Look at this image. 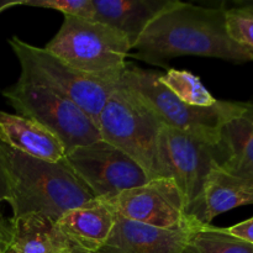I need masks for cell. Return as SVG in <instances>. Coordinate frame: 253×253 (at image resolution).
I'll list each match as a JSON object with an SVG mask.
<instances>
[{
  "mask_svg": "<svg viewBox=\"0 0 253 253\" xmlns=\"http://www.w3.org/2000/svg\"><path fill=\"white\" fill-rule=\"evenodd\" d=\"M19 59V79L57 91L85 111L96 124L121 76H94L72 68L44 48L14 36L7 40Z\"/></svg>",
  "mask_w": 253,
  "mask_h": 253,
  "instance_id": "277c9868",
  "label": "cell"
},
{
  "mask_svg": "<svg viewBox=\"0 0 253 253\" xmlns=\"http://www.w3.org/2000/svg\"><path fill=\"white\" fill-rule=\"evenodd\" d=\"M46 51L72 68L94 76H121L132 49L127 37L93 19L64 16Z\"/></svg>",
  "mask_w": 253,
  "mask_h": 253,
  "instance_id": "5b68a950",
  "label": "cell"
},
{
  "mask_svg": "<svg viewBox=\"0 0 253 253\" xmlns=\"http://www.w3.org/2000/svg\"><path fill=\"white\" fill-rule=\"evenodd\" d=\"M160 76L158 72L126 63L120 83L137 94L165 126L219 143L222 125L235 113L239 103L217 100L210 108L189 106L161 83Z\"/></svg>",
  "mask_w": 253,
  "mask_h": 253,
  "instance_id": "8992f818",
  "label": "cell"
},
{
  "mask_svg": "<svg viewBox=\"0 0 253 253\" xmlns=\"http://www.w3.org/2000/svg\"><path fill=\"white\" fill-rule=\"evenodd\" d=\"M64 161L96 199L110 200L150 180L135 161L104 140L69 151Z\"/></svg>",
  "mask_w": 253,
  "mask_h": 253,
  "instance_id": "ba28073f",
  "label": "cell"
},
{
  "mask_svg": "<svg viewBox=\"0 0 253 253\" xmlns=\"http://www.w3.org/2000/svg\"><path fill=\"white\" fill-rule=\"evenodd\" d=\"M195 224L161 229L118 215L110 236L95 253H183Z\"/></svg>",
  "mask_w": 253,
  "mask_h": 253,
  "instance_id": "8fae6325",
  "label": "cell"
},
{
  "mask_svg": "<svg viewBox=\"0 0 253 253\" xmlns=\"http://www.w3.org/2000/svg\"><path fill=\"white\" fill-rule=\"evenodd\" d=\"M224 163L220 168L253 182V103H239L220 131Z\"/></svg>",
  "mask_w": 253,
  "mask_h": 253,
  "instance_id": "9a60e30c",
  "label": "cell"
},
{
  "mask_svg": "<svg viewBox=\"0 0 253 253\" xmlns=\"http://www.w3.org/2000/svg\"><path fill=\"white\" fill-rule=\"evenodd\" d=\"M105 202L119 216L150 226L180 229L195 224L188 216L182 193L170 178L148 180Z\"/></svg>",
  "mask_w": 253,
  "mask_h": 253,
  "instance_id": "30bf717a",
  "label": "cell"
},
{
  "mask_svg": "<svg viewBox=\"0 0 253 253\" xmlns=\"http://www.w3.org/2000/svg\"><path fill=\"white\" fill-rule=\"evenodd\" d=\"M68 253H90V252H86V251H84V250L78 249V247L73 246V249H72L71 251H69Z\"/></svg>",
  "mask_w": 253,
  "mask_h": 253,
  "instance_id": "484cf974",
  "label": "cell"
},
{
  "mask_svg": "<svg viewBox=\"0 0 253 253\" xmlns=\"http://www.w3.org/2000/svg\"><path fill=\"white\" fill-rule=\"evenodd\" d=\"M160 82L180 101L195 108H210L217 99L205 88L199 77L183 69H168L161 73Z\"/></svg>",
  "mask_w": 253,
  "mask_h": 253,
  "instance_id": "d6986e66",
  "label": "cell"
},
{
  "mask_svg": "<svg viewBox=\"0 0 253 253\" xmlns=\"http://www.w3.org/2000/svg\"><path fill=\"white\" fill-rule=\"evenodd\" d=\"M224 229L227 234L239 237V239L253 245V217L245 220V221L234 225L231 227H224Z\"/></svg>",
  "mask_w": 253,
  "mask_h": 253,
  "instance_id": "7402d4cb",
  "label": "cell"
},
{
  "mask_svg": "<svg viewBox=\"0 0 253 253\" xmlns=\"http://www.w3.org/2000/svg\"><path fill=\"white\" fill-rule=\"evenodd\" d=\"M163 126L147 104L120 81L98 118L101 140L135 161L150 180L166 178L160 150Z\"/></svg>",
  "mask_w": 253,
  "mask_h": 253,
  "instance_id": "3957f363",
  "label": "cell"
},
{
  "mask_svg": "<svg viewBox=\"0 0 253 253\" xmlns=\"http://www.w3.org/2000/svg\"><path fill=\"white\" fill-rule=\"evenodd\" d=\"M21 5L56 10L64 16L94 19L93 0H21Z\"/></svg>",
  "mask_w": 253,
  "mask_h": 253,
  "instance_id": "44dd1931",
  "label": "cell"
},
{
  "mask_svg": "<svg viewBox=\"0 0 253 253\" xmlns=\"http://www.w3.org/2000/svg\"><path fill=\"white\" fill-rule=\"evenodd\" d=\"M244 2H246L247 5H250V6L253 7V1H244Z\"/></svg>",
  "mask_w": 253,
  "mask_h": 253,
  "instance_id": "83f0119b",
  "label": "cell"
},
{
  "mask_svg": "<svg viewBox=\"0 0 253 253\" xmlns=\"http://www.w3.org/2000/svg\"><path fill=\"white\" fill-rule=\"evenodd\" d=\"M225 6L207 7L173 0L143 31L132 47L136 58L166 67L174 57L202 56L234 63L253 61L230 39Z\"/></svg>",
  "mask_w": 253,
  "mask_h": 253,
  "instance_id": "6da1fadb",
  "label": "cell"
},
{
  "mask_svg": "<svg viewBox=\"0 0 253 253\" xmlns=\"http://www.w3.org/2000/svg\"><path fill=\"white\" fill-rule=\"evenodd\" d=\"M183 253H253V245L227 234L224 227L195 224Z\"/></svg>",
  "mask_w": 253,
  "mask_h": 253,
  "instance_id": "ac0fdd59",
  "label": "cell"
},
{
  "mask_svg": "<svg viewBox=\"0 0 253 253\" xmlns=\"http://www.w3.org/2000/svg\"><path fill=\"white\" fill-rule=\"evenodd\" d=\"M161 160L166 178L174 180L183 195L185 209L199 197L210 173L224 163L219 143L163 126L161 132Z\"/></svg>",
  "mask_w": 253,
  "mask_h": 253,
  "instance_id": "9c48e42d",
  "label": "cell"
},
{
  "mask_svg": "<svg viewBox=\"0 0 253 253\" xmlns=\"http://www.w3.org/2000/svg\"><path fill=\"white\" fill-rule=\"evenodd\" d=\"M116 217L118 214L108 202L94 199L64 212L56 224L73 246L95 253L110 236Z\"/></svg>",
  "mask_w": 253,
  "mask_h": 253,
  "instance_id": "4fadbf2b",
  "label": "cell"
},
{
  "mask_svg": "<svg viewBox=\"0 0 253 253\" xmlns=\"http://www.w3.org/2000/svg\"><path fill=\"white\" fill-rule=\"evenodd\" d=\"M6 246H7V244H0V253H6L5 252Z\"/></svg>",
  "mask_w": 253,
  "mask_h": 253,
  "instance_id": "4316f807",
  "label": "cell"
},
{
  "mask_svg": "<svg viewBox=\"0 0 253 253\" xmlns=\"http://www.w3.org/2000/svg\"><path fill=\"white\" fill-rule=\"evenodd\" d=\"M0 162L12 219L40 214L57 221L68 210L96 199L64 160L56 163L37 160L0 141Z\"/></svg>",
  "mask_w": 253,
  "mask_h": 253,
  "instance_id": "7a4b0ae2",
  "label": "cell"
},
{
  "mask_svg": "<svg viewBox=\"0 0 253 253\" xmlns=\"http://www.w3.org/2000/svg\"><path fill=\"white\" fill-rule=\"evenodd\" d=\"M7 200V185L6 178H5L4 169H2L1 162H0V204Z\"/></svg>",
  "mask_w": 253,
  "mask_h": 253,
  "instance_id": "603a6c76",
  "label": "cell"
},
{
  "mask_svg": "<svg viewBox=\"0 0 253 253\" xmlns=\"http://www.w3.org/2000/svg\"><path fill=\"white\" fill-rule=\"evenodd\" d=\"M0 141L30 157L56 163L67 151L53 132L31 119L0 111Z\"/></svg>",
  "mask_w": 253,
  "mask_h": 253,
  "instance_id": "5bb4252c",
  "label": "cell"
},
{
  "mask_svg": "<svg viewBox=\"0 0 253 253\" xmlns=\"http://www.w3.org/2000/svg\"><path fill=\"white\" fill-rule=\"evenodd\" d=\"M225 20L230 39L253 58V7L239 1L237 6L225 10Z\"/></svg>",
  "mask_w": 253,
  "mask_h": 253,
  "instance_id": "ffe728a7",
  "label": "cell"
},
{
  "mask_svg": "<svg viewBox=\"0 0 253 253\" xmlns=\"http://www.w3.org/2000/svg\"><path fill=\"white\" fill-rule=\"evenodd\" d=\"M19 5H21V0H0V12Z\"/></svg>",
  "mask_w": 253,
  "mask_h": 253,
  "instance_id": "d4e9b609",
  "label": "cell"
},
{
  "mask_svg": "<svg viewBox=\"0 0 253 253\" xmlns=\"http://www.w3.org/2000/svg\"><path fill=\"white\" fill-rule=\"evenodd\" d=\"M250 204H253L252 180L216 168L207 178L199 197L188 207L187 214L197 224L211 225L217 215Z\"/></svg>",
  "mask_w": 253,
  "mask_h": 253,
  "instance_id": "7c38bea8",
  "label": "cell"
},
{
  "mask_svg": "<svg viewBox=\"0 0 253 253\" xmlns=\"http://www.w3.org/2000/svg\"><path fill=\"white\" fill-rule=\"evenodd\" d=\"M173 0H93L94 19L125 35L135 46L148 25Z\"/></svg>",
  "mask_w": 253,
  "mask_h": 253,
  "instance_id": "2e32d148",
  "label": "cell"
},
{
  "mask_svg": "<svg viewBox=\"0 0 253 253\" xmlns=\"http://www.w3.org/2000/svg\"><path fill=\"white\" fill-rule=\"evenodd\" d=\"M16 115L31 119L59 138L67 153L101 140L98 124L77 104L57 91L17 79L2 90Z\"/></svg>",
  "mask_w": 253,
  "mask_h": 253,
  "instance_id": "52a82bcc",
  "label": "cell"
},
{
  "mask_svg": "<svg viewBox=\"0 0 253 253\" xmlns=\"http://www.w3.org/2000/svg\"><path fill=\"white\" fill-rule=\"evenodd\" d=\"M73 245L56 221L40 214H27L10 221L6 253H68Z\"/></svg>",
  "mask_w": 253,
  "mask_h": 253,
  "instance_id": "e0dca14e",
  "label": "cell"
},
{
  "mask_svg": "<svg viewBox=\"0 0 253 253\" xmlns=\"http://www.w3.org/2000/svg\"><path fill=\"white\" fill-rule=\"evenodd\" d=\"M10 225H6L0 220V244H9Z\"/></svg>",
  "mask_w": 253,
  "mask_h": 253,
  "instance_id": "cb8c5ba5",
  "label": "cell"
}]
</instances>
